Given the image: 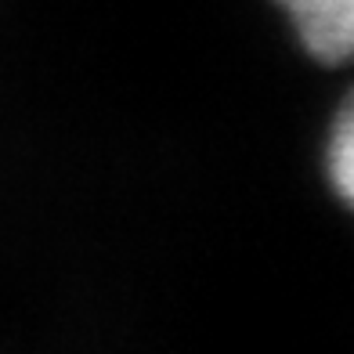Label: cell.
Masks as SVG:
<instances>
[{
	"instance_id": "1",
	"label": "cell",
	"mask_w": 354,
	"mask_h": 354,
	"mask_svg": "<svg viewBox=\"0 0 354 354\" xmlns=\"http://www.w3.org/2000/svg\"><path fill=\"white\" fill-rule=\"evenodd\" d=\"M300 47L326 66L354 62V0H275Z\"/></svg>"
},
{
	"instance_id": "2",
	"label": "cell",
	"mask_w": 354,
	"mask_h": 354,
	"mask_svg": "<svg viewBox=\"0 0 354 354\" xmlns=\"http://www.w3.org/2000/svg\"><path fill=\"white\" fill-rule=\"evenodd\" d=\"M326 174L351 210H354V91L340 102L326 141Z\"/></svg>"
}]
</instances>
